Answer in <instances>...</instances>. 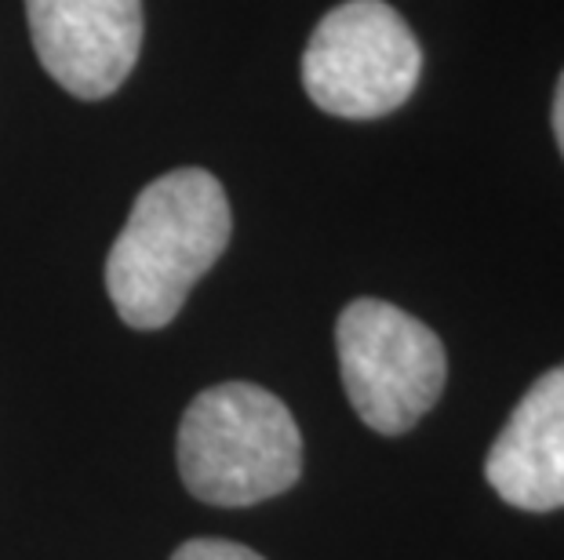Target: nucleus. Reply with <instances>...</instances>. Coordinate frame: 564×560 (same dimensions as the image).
I'll return each instance as SVG.
<instances>
[{"instance_id":"nucleus-2","label":"nucleus","mask_w":564,"mask_h":560,"mask_svg":"<svg viewBox=\"0 0 564 560\" xmlns=\"http://www.w3.org/2000/svg\"><path fill=\"white\" fill-rule=\"evenodd\" d=\"M178 473L200 503H267L303 473V437L270 389L223 383L197 393L178 422Z\"/></svg>"},{"instance_id":"nucleus-6","label":"nucleus","mask_w":564,"mask_h":560,"mask_svg":"<svg viewBox=\"0 0 564 560\" xmlns=\"http://www.w3.org/2000/svg\"><path fill=\"white\" fill-rule=\"evenodd\" d=\"M502 503L550 514L564 506V364L539 375L485 462Z\"/></svg>"},{"instance_id":"nucleus-1","label":"nucleus","mask_w":564,"mask_h":560,"mask_svg":"<svg viewBox=\"0 0 564 560\" xmlns=\"http://www.w3.org/2000/svg\"><path fill=\"white\" fill-rule=\"evenodd\" d=\"M230 233V200L212 172L178 168L153 178L106 259V292L124 325L139 331L172 325Z\"/></svg>"},{"instance_id":"nucleus-4","label":"nucleus","mask_w":564,"mask_h":560,"mask_svg":"<svg viewBox=\"0 0 564 560\" xmlns=\"http://www.w3.org/2000/svg\"><path fill=\"white\" fill-rule=\"evenodd\" d=\"M346 397L382 437L408 433L441 400L448 356L423 320L382 299H354L335 325Z\"/></svg>"},{"instance_id":"nucleus-7","label":"nucleus","mask_w":564,"mask_h":560,"mask_svg":"<svg viewBox=\"0 0 564 560\" xmlns=\"http://www.w3.org/2000/svg\"><path fill=\"white\" fill-rule=\"evenodd\" d=\"M172 560H267V557H259L256 550H248V546H237L226 539H194V542L178 546Z\"/></svg>"},{"instance_id":"nucleus-8","label":"nucleus","mask_w":564,"mask_h":560,"mask_svg":"<svg viewBox=\"0 0 564 560\" xmlns=\"http://www.w3.org/2000/svg\"><path fill=\"white\" fill-rule=\"evenodd\" d=\"M550 124H554V139H557V150L564 157V74L554 88V110H550Z\"/></svg>"},{"instance_id":"nucleus-5","label":"nucleus","mask_w":564,"mask_h":560,"mask_svg":"<svg viewBox=\"0 0 564 560\" xmlns=\"http://www.w3.org/2000/svg\"><path fill=\"white\" fill-rule=\"evenodd\" d=\"M41 66L77 99H106L135 69L142 0H26Z\"/></svg>"},{"instance_id":"nucleus-3","label":"nucleus","mask_w":564,"mask_h":560,"mask_svg":"<svg viewBox=\"0 0 564 560\" xmlns=\"http://www.w3.org/2000/svg\"><path fill=\"white\" fill-rule=\"evenodd\" d=\"M423 47L382 0H346L310 33L303 88L317 110L346 121H376L412 99Z\"/></svg>"}]
</instances>
